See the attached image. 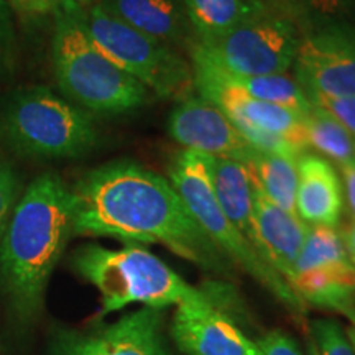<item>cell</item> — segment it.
Instances as JSON below:
<instances>
[{"instance_id": "6da1fadb", "label": "cell", "mask_w": 355, "mask_h": 355, "mask_svg": "<svg viewBox=\"0 0 355 355\" xmlns=\"http://www.w3.org/2000/svg\"><path fill=\"white\" fill-rule=\"evenodd\" d=\"M73 235L162 243L211 272L225 270V257L199 227L171 181L130 159L87 171L71 189Z\"/></svg>"}, {"instance_id": "7a4b0ae2", "label": "cell", "mask_w": 355, "mask_h": 355, "mask_svg": "<svg viewBox=\"0 0 355 355\" xmlns=\"http://www.w3.org/2000/svg\"><path fill=\"white\" fill-rule=\"evenodd\" d=\"M71 237V189L56 173H43L17 201L0 242V278L21 318L42 308L48 279Z\"/></svg>"}, {"instance_id": "3957f363", "label": "cell", "mask_w": 355, "mask_h": 355, "mask_svg": "<svg viewBox=\"0 0 355 355\" xmlns=\"http://www.w3.org/2000/svg\"><path fill=\"white\" fill-rule=\"evenodd\" d=\"M74 272L97 288L101 316L130 304L165 309L183 303H207L220 295L222 285L196 288L171 266L139 245L112 250L101 245H84L71 257Z\"/></svg>"}, {"instance_id": "277c9868", "label": "cell", "mask_w": 355, "mask_h": 355, "mask_svg": "<svg viewBox=\"0 0 355 355\" xmlns=\"http://www.w3.org/2000/svg\"><path fill=\"white\" fill-rule=\"evenodd\" d=\"M53 13L51 60L61 92L89 112L102 115L125 114L144 105L148 89L96 46L84 24L83 7H66Z\"/></svg>"}, {"instance_id": "5b68a950", "label": "cell", "mask_w": 355, "mask_h": 355, "mask_svg": "<svg viewBox=\"0 0 355 355\" xmlns=\"http://www.w3.org/2000/svg\"><path fill=\"white\" fill-rule=\"evenodd\" d=\"M212 158L183 150L170 166V181L186 209L227 259L255 278L295 316H304L306 303L279 275L261 259L243 235L234 227L217 202L212 188Z\"/></svg>"}, {"instance_id": "8992f818", "label": "cell", "mask_w": 355, "mask_h": 355, "mask_svg": "<svg viewBox=\"0 0 355 355\" xmlns=\"http://www.w3.org/2000/svg\"><path fill=\"white\" fill-rule=\"evenodd\" d=\"M0 137L24 157L78 158L96 145L91 115L37 86L17 92L0 114Z\"/></svg>"}, {"instance_id": "52a82bcc", "label": "cell", "mask_w": 355, "mask_h": 355, "mask_svg": "<svg viewBox=\"0 0 355 355\" xmlns=\"http://www.w3.org/2000/svg\"><path fill=\"white\" fill-rule=\"evenodd\" d=\"M189 50L194 87L199 96L220 109L254 148L295 158L308 153L303 115L255 99L206 56L194 48Z\"/></svg>"}, {"instance_id": "ba28073f", "label": "cell", "mask_w": 355, "mask_h": 355, "mask_svg": "<svg viewBox=\"0 0 355 355\" xmlns=\"http://www.w3.org/2000/svg\"><path fill=\"white\" fill-rule=\"evenodd\" d=\"M84 24L96 46L148 91L176 101L191 96L193 68L171 46L132 28L101 3L84 12Z\"/></svg>"}, {"instance_id": "9c48e42d", "label": "cell", "mask_w": 355, "mask_h": 355, "mask_svg": "<svg viewBox=\"0 0 355 355\" xmlns=\"http://www.w3.org/2000/svg\"><path fill=\"white\" fill-rule=\"evenodd\" d=\"M301 33L279 10L266 8L216 42L189 46L232 76L285 74L295 63Z\"/></svg>"}, {"instance_id": "30bf717a", "label": "cell", "mask_w": 355, "mask_h": 355, "mask_svg": "<svg viewBox=\"0 0 355 355\" xmlns=\"http://www.w3.org/2000/svg\"><path fill=\"white\" fill-rule=\"evenodd\" d=\"M293 66L304 94L355 96V25L343 21L301 35Z\"/></svg>"}, {"instance_id": "8fae6325", "label": "cell", "mask_w": 355, "mask_h": 355, "mask_svg": "<svg viewBox=\"0 0 355 355\" xmlns=\"http://www.w3.org/2000/svg\"><path fill=\"white\" fill-rule=\"evenodd\" d=\"M162 326V309L141 308L94 329L61 332L53 355H170Z\"/></svg>"}, {"instance_id": "7c38bea8", "label": "cell", "mask_w": 355, "mask_h": 355, "mask_svg": "<svg viewBox=\"0 0 355 355\" xmlns=\"http://www.w3.org/2000/svg\"><path fill=\"white\" fill-rule=\"evenodd\" d=\"M227 286L207 303L178 304L171 324V336L186 355H263L259 344L235 326L225 314Z\"/></svg>"}, {"instance_id": "4fadbf2b", "label": "cell", "mask_w": 355, "mask_h": 355, "mask_svg": "<svg viewBox=\"0 0 355 355\" xmlns=\"http://www.w3.org/2000/svg\"><path fill=\"white\" fill-rule=\"evenodd\" d=\"M168 133L184 150L245 166L257 152L225 114L202 97L189 96L180 101L168 119Z\"/></svg>"}, {"instance_id": "5bb4252c", "label": "cell", "mask_w": 355, "mask_h": 355, "mask_svg": "<svg viewBox=\"0 0 355 355\" xmlns=\"http://www.w3.org/2000/svg\"><path fill=\"white\" fill-rule=\"evenodd\" d=\"M254 229L257 250L266 263L291 286L300 252L309 225L283 211L265 196L254 180Z\"/></svg>"}, {"instance_id": "9a60e30c", "label": "cell", "mask_w": 355, "mask_h": 355, "mask_svg": "<svg viewBox=\"0 0 355 355\" xmlns=\"http://www.w3.org/2000/svg\"><path fill=\"white\" fill-rule=\"evenodd\" d=\"M344 212V189L339 170L314 153L298 158L296 216L309 227L337 229Z\"/></svg>"}, {"instance_id": "2e32d148", "label": "cell", "mask_w": 355, "mask_h": 355, "mask_svg": "<svg viewBox=\"0 0 355 355\" xmlns=\"http://www.w3.org/2000/svg\"><path fill=\"white\" fill-rule=\"evenodd\" d=\"M101 6L132 28L168 46L188 42L193 33L183 0H104Z\"/></svg>"}, {"instance_id": "e0dca14e", "label": "cell", "mask_w": 355, "mask_h": 355, "mask_svg": "<svg viewBox=\"0 0 355 355\" xmlns=\"http://www.w3.org/2000/svg\"><path fill=\"white\" fill-rule=\"evenodd\" d=\"M212 188L220 209L257 250L254 229V176L232 159L212 158ZM259 252V250H257Z\"/></svg>"}, {"instance_id": "ac0fdd59", "label": "cell", "mask_w": 355, "mask_h": 355, "mask_svg": "<svg viewBox=\"0 0 355 355\" xmlns=\"http://www.w3.org/2000/svg\"><path fill=\"white\" fill-rule=\"evenodd\" d=\"M186 13L196 42H216L263 13L268 3L263 0H183Z\"/></svg>"}, {"instance_id": "d6986e66", "label": "cell", "mask_w": 355, "mask_h": 355, "mask_svg": "<svg viewBox=\"0 0 355 355\" xmlns=\"http://www.w3.org/2000/svg\"><path fill=\"white\" fill-rule=\"evenodd\" d=\"M247 166L270 201L282 207L283 211L296 214L298 158L257 150Z\"/></svg>"}, {"instance_id": "ffe728a7", "label": "cell", "mask_w": 355, "mask_h": 355, "mask_svg": "<svg viewBox=\"0 0 355 355\" xmlns=\"http://www.w3.org/2000/svg\"><path fill=\"white\" fill-rule=\"evenodd\" d=\"M355 268L345 250L343 234L332 227H309L301 248L295 275L303 272L347 273ZM295 279V278H293Z\"/></svg>"}, {"instance_id": "44dd1931", "label": "cell", "mask_w": 355, "mask_h": 355, "mask_svg": "<svg viewBox=\"0 0 355 355\" xmlns=\"http://www.w3.org/2000/svg\"><path fill=\"white\" fill-rule=\"evenodd\" d=\"M303 125L308 146L316 150L319 157L337 166L355 162V140L326 110L311 104L309 112L303 115Z\"/></svg>"}, {"instance_id": "7402d4cb", "label": "cell", "mask_w": 355, "mask_h": 355, "mask_svg": "<svg viewBox=\"0 0 355 355\" xmlns=\"http://www.w3.org/2000/svg\"><path fill=\"white\" fill-rule=\"evenodd\" d=\"M227 76L255 99L285 107L300 115L309 112L311 102L306 97L303 87L286 73L272 74V76H232V74Z\"/></svg>"}, {"instance_id": "603a6c76", "label": "cell", "mask_w": 355, "mask_h": 355, "mask_svg": "<svg viewBox=\"0 0 355 355\" xmlns=\"http://www.w3.org/2000/svg\"><path fill=\"white\" fill-rule=\"evenodd\" d=\"M275 3L277 10L298 26L301 35L343 24L355 8V0H275Z\"/></svg>"}, {"instance_id": "cb8c5ba5", "label": "cell", "mask_w": 355, "mask_h": 355, "mask_svg": "<svg viewBox=\"0 0 355 355\" xmlns=\"http://www.w3.org/2000/svg\"><path fill=\"white\" fill-rule=\"evenodd\" d=\"M316 355H355L352 344L339 322L332 319H318L311 326Z\"/></svg>"}, {"instance_id": "d4e9b609", "label": "cell", "mask_w": 355, "mask_h": 355, "mask_svg": "<svg viewBox=\"0 0 355 355\" xmlns=\"http://www.w3.org/2000/svg\"><path fill=\"white\" fill-rule=\"evenodd\" d=\"M306 97L311 104L326 110L331 117H334L355 140V96L332 97L322 94H306Z\"/></svg>"}, {"instance_id": "484cf974", "label": "cell", "mask_w": 355, "mask_h": 355, "mask_svg": "<svg viewBox=\"0 0 355 355\" xmlns=\"http://www.w3.org/2000/svg\"><path fill=\"white\" fill-rule=\"evenodd\" d=\"M15 26L10 6L7 0H0V76L12 69L15 61Z\"/></svg>"}, {"instance_id": "4316f807", "label": "cell", "mask_w": 355, "mask_h": 355, "mask_svg": "<svg viewBox=\"0 0 355 355\" xmlns=\"http://www.w3.org/2000/svg\"><path fill=\"white\" fill-rule=\"evenodd\" d=\"M19 193V180L7 162L0 159V239L10 219L13 207L17 204Z\"/></svg>"}, {"instance_id": "83f0119b", "label": "cell", "mask_w": 355, "mask_h": 355, "mask_svg": "<svg viewBox=\"0 0 355 355\" xmlns=\"http://www.w3.org/2000/svg\"><path fill=\"white\" fill-rule=\"evenodd\" d=\"M263 355H303L298 344L282 331H270L257 340Z\"/></svg>"}, {"instance_id": "f1b7e54d", "label": "cell", "mask_w": 355, "mask_h": 355, "mask_svg": "<svg viewBox=\"0 0 355 355\" xmlns=\"http://www.w3.org/2000/svg\"><path fill=\"white\" fill-rule=\"evenodd\" d=\"M343 181L344 189V206H347L350 224H355V162L344 163L337 166Z\"/></svg>"}, {"instance_id": "f546056e", "label": "cell", "mask_w": 355, "mask_h": 355, "mask_svg": "<svg viewBox=\"0 0 355 355\" xmlns=\"http://www.w3.org/2000/svg\"><path fill=\"white\" fill-rule=\"evenodd\" d=\"M89 0H24V8L37 12H56L66 7H83Z\"/></svg>"}, {"instance_id": "4dcf8cb0", "label": "cell", "mask_w": 355, "mask_h": 355, "mask_svg": "<svg viewBox=\"0 0 355 355\" xmlns=\"http://www.w3.org/2000/svg\"><path fill=\"white\" fill-rule=\"evenodd\" d=\"M343 239H344V245H345V250H347L349 259L355 266V224H350L349 229L345 230V232H343Z\"/></svg>"}, {"instance_id": "1f68e13d", "label": "cell", "mask_w": 355, "mask_h": 355, "mask_svg": "<svg viewBox=\"0 0 355 355\" xmlns=\"http://www.w3.org/2000/svg\"><path fill=\"white\" fill-rule=\"evenodd\" d=\"M336 311H337V313L343 314V316L347 318L349 322H350V326H352L354 329H355V303L343 304V306H339V308H337Z\"/></svg>"}, {"instance_id": "d6a6232c", "label": "cell", "mask_w": 355, "mask_h": 355, "mask_svg": "<svg viewBox=\"0 0 355 355\" xmlns=\"http://www.w3.org/2000/svg\"><path fill=\"white\" fill-rule=\"evenodd\" d=\"M345 334H347L349 343L352 344V349H354V352H355V329H354L352 326H350V327H347V329H345Z\"/></svg>"}, {"instance_id": "836d02e7", "label": "cell", "mask_w": 355, "mask_h": 355, "mask_svg": "<svg viewBox=\"0 0 355 355\" xmlns=\"http://www.w3.org/2000/svg\"><path fill=\"white\" fill-rule=\"evenodd\" d=\"M309 355H316V347H314L313 339H311V343H309Z\"/></svg>"}, {"instance_id": "e575fe53", "label": "cell", "mask_w": 355, "mask_h": 355, "mask_svg": "<svg viewBox=\"0 0 355 355\" xmlns=\"http://www.w3.org/2000/svg\"><path fill=\"white\" fill-rule=\"evenodd\" d=\"M10 2H13V3H17V6H24V0H10Z\"/></svg>"}, {"instance_id": "d590c367", "label": "cell", "mask_w": 355, "mask_h": 355, "mask_svg": "<svg viewBox=\"0 0 355 355\" xmlns=\"http://www.w3.org/2000/svg\"><path fill=\"white\" fill-rule=\"evenodd\" d=\"M263 2H275V0H263Z\"/></svg>"}]
</instances>
